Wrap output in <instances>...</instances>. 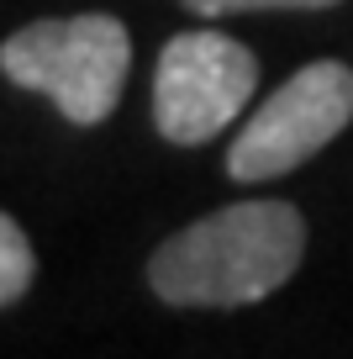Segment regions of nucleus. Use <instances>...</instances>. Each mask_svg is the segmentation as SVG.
Here are the masks:
<instances>
[{
  "instance_id": "f257e3e1",
  "label": "nucleus",
  "mask_w": 353,
  "mask_h": 359,
  "mask_svg": "<svg viewBox=\"0 0 353 359\" xmlns=\"http://www.w3.org/2000/svg\"><path fill=\"white\" fill-rule=\"evenodd\" d=\"M306 222L290 201H237L179 227L148 259V285L169 306H248L300 269Z\"/></svg>"
},
{
  "instance_id": "f03ea898",
  "label": "nucleus",
  "mask_w": 353,
  "mask_h": 359,
  "mask_svg": "<svg viewBox=\"0 0 353 359\" xmlns=\"http://www.w3.org/2000/svg\"><path fill=\"white\" fill-rule=\"evenodd\" d=\"M127 69H132V37L106 11L32 22L0 43V74L48 95L74 127H95L116 111Z\"/></svg>"
},
{
  "instance_id": "7ed1b4c3",
  "label": "nucleus",
  "mask_w": 353,
  "mask_h": 359,
  "mask_svg": "<svg viewBox=\"0 0 353 359\" xmlns=\"http://www.w3.org/2000/svg\"><path fill=\"white\" fill-rule=\"evenodd\" d=\"M353 122V69L342 58H317L296 69L285 85L248 116V127L227 148V175L258 185L300 169Z\"/></svg>"
},
{
  "instance_id": "20e7f679",
  "label": "nucleus",
  "mask_w": 353,
  "mask_h": 359,
  "mask_svg": "<svg viewBox=\"0 0 353 359\" xmlns=\"http://www.w3.org/2000/svg\"><path fill=\"white\" fill-rule=\"evenodd\" d=\"M258 85V58L227 32H179L158 53L153 122L169 143L195 148L237 122Z\"/></svg>"
},
{
  "instance_id": "39448f33",
  "label": "nucleus",
  "mask_w": 353,
  "mask_h": 359,
  "mask_svg": "<svg viewBox=\"0 0 353 359\" xmlns=\"http://www.w3.org/2000/svg\"><path fill=\"white\" fill-rule=\"evenodd\" d=\"M32 275H37L32 243H27V233L11 222V217L0 212V306L22 302L27 285H32Z\"/></svg>"
},
{
  "instance_id": "423d86ee",
  "label": "nucleus",
  "mask_w": 353,
  "mask_h": 359,
  "mask_svg": "<svg viewBox=\"0 0 353 359\" xmlns=\"http://www.w3.org/2000/svg\"><path fill=\"white\" fill-rule=\"evenodd\" d=\"M195 16H232V11H321L338 0H185Z\"/></svg>"
}]
</instances>
